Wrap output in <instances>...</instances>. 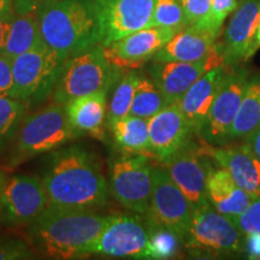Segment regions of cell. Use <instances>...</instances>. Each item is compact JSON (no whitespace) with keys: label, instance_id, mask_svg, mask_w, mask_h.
<instances>
[{"label":"cell","instance_id":"e0dca14e","mask_svg":"<svg viewBox=\"0 0 260 260\" xmlns=\"http://www.w3.org/2000/svg\"><path fill=\"white\" fill-rule=\"evenodd\" d=\"M148 134L151 157L161 162L186 146L193 135L177 102L148 119Z\"/></svg>","mask_w":260,"mask_h":260},{"label":"cell","instance_id":"7a4b0ae2","mask_svg":"<svg viewBox=\"0 0 260 260\" xmlns=\"http://www.w3.org/2000/svg\"><path fill=\"white\" fill-rule=\"evenodd\" d=\"M109 214L95 210L48 206L27 225L28 243L37 254L48 259H76L88 255L89 247L102 233Z\"/></svg>","mask_w":260,"mask_h":260},{"label":"cell","instance_id":"f546056e","mask_svg":"<svg viewBox=\"0 0 260 260\" xmlns=\"http://www.w3.org/2000/svg\"><path fill=\"white\" fill-rule=\"evenodd\" d=\"M148 245L145 259H171L177 254L182 240L164 226L148 224Z\"/></svg>","mask_w":260,"mask_h":260},{"label":"cell","instance_id":"d590c367","mask_svg":"<svg viewBox=\"0 0 260 260\" xmlns=\"http://www.w3.org/2000/svg\"><path fill=\"white\" fill-rule=\"evenodd\" d=\"M14 84L12 59L0 53V96H8Z\"/></svg>","mask_w":260,"mask_h":260},{"label":"cell","instance_id":"cb8c5ba5","mask_svg":"<svg viewBox=\"0 0 260 260\" xmlns=\"http://www.w3.org/2000/svg\"><path fill=\"white\" fill-rule=\"evenodd\" d=\"M44 44L37 14H15L0 53L14 58Z\"/></svg>","mask_w":260,"mask_h":260},{"label":"cell","instance_id":"3957f363","mask_svg":"<svg viewBox=\"0 0 260 260\" xmlns=\"http://www.w3.org/2000/svg\"><path fill=\"white\" fill-rule=\"evenodd\" d=\"M42 40L61 59L100 45L92 0H56L38 14Z\"/></svg>","mask_w":260,"mask_h":260},{"label":"cell","instance_id":"5b68a950","mask_svg":"<svg viewBox=\"0 0 260 260\" xmlns=\"http://www.w3.org/2000/svg\"><path fill=\"white\" fill-rule=\"evenodd\" d=\"M121 74L122 69L107 59L102 45H94L63 61L52 100L68 105L81 96L102 90L110 92Z\"/></svg>","mask_w":260,"mask_h":260},{"label":"cell","instance_id":"44dd1931","mask_svg":"<svg viewBox=\"0 0 260 260\" xmlns=\"http://www.w3.org/2000/svg\"><path fill=\"white\" fill-rule=\"evenodd\" d=\"M203 151L225 169L242 189L253 198L260 197V159L246 144L218 148L210 146Z\"/></svg>","mask_w":260,"mask_h":260},{"label":"cell","instance_id":"9a60e30c","mask_svg":"<svg viewBox=\"0 0 260 260\" xmlns=\"http://www.w3.org/2000/svg\"><path fill=\"white\" fill-rule=\"evenodd\" d=\"M175 30L148 27L103 46L110 63L122 70H135L152 60L158 51L174 37Z\"/></svg>","mask_w":260,"mask_h":260},{"label":"cell","instance_id":"603a6c76","mask_svg":"<svg viewBox=\"0 0 260 260\" xmlns=\"http://www.w3.org/2000/svg\"><path fill=\"white\" fill-rule=\"evenodd\" d=\"M107 90L81 96L65 105L73 128L80 135L89 134L104 138L107 115Z\"/></svg>","mask_w":260,"mask_h":260},{"label":"cell","instance_id":"836d02e7","mask_svg":"<svg viewBox=\"0 0 260 260\" xmlns=\"http://www.w3.org/2000/svg\"><path fill=\"white\" fill-rule=\"evenodd\" d=\"M236 223L245 234L260 233V197L254 198L248 207L236 218Z\"/></svg>","mask_w":260,"mask_h":260},{"label":"cell","instance_id":"83f0119b","mask_svg":"<svg viewBox=\"0 0 260 260\" xmlns=\"http://www.w3.org/2000/svg\"><path fill=\"white\" fill-rule=\"evenodd\" d=\"M139 75L135 70L125 71L119 75L113 88L112 96L107 105L106 124L130 115V107L135 95Z\"/></svg>","mask_w":260,"mask_h":260},{"label":"cell","instance_id":"30bf717a","mask_svg":"<svg viewBox=\"0 0 260 260\" xmlns=\"http://www.w3.org/2000/svg\"><path fill=\"white\" fill-rule=\"evenodd\" d=\"M184 242L188 248L232 253L243 251L245 234L236 220L216 211L210 204L194 210Z\"/></svg>","mask_w":260,"mask_h":260},{"label":"cell","instance_id":"ab89813d","mask_svg":"<svg viewBox=\"0 0 260 260\" xmlns=\"http://www.w3.org/2000/svg\"><path fill=\"white\" fill-rule=\"evenodd\" d=\"M246 140V145L252 149V152L256 157L260 159V126L255 130L254 133H252L251 135H248Z\"/></svg>","mask_w":260,"mask_h":260},{"label":"cell","instance_id":"6da1fadb","mask_svg":"<svg viewBox=\"0 0 260 260\" xmlns=\"http://www.w3.org/2000/svg\"><path fill=\"white\" fill-rule=\"evenodd\" d=\"M42 182L50 206L95 210L107 203L109 187L99 160L83 146L54 151L48 158Z\"/></svg>","mask_w":260,"mask_h":260},{"label":"cell","instance_id":"ba28073f","mask_svg":"<svg viewBox=\"0 0 260 260\" xmlns=\"http://www.w3.org/2000/svg\"><path fill=\"white\" fill-rule=\"evenodd\" d=\"M194 207L176 186L164 167H153V190L146 222L164 226L177 234L182 242L186 239L193 218Z\"/></svg>","mask_w":260,"mask_h":260},{"label":"cell","instance_id":"4316f807","mask_svg":"<svg viewBox=\"0 0 260 260\" xmlns=\"http://www.w3.org/2000/svg\"><path fill=\"white\" fill-rule=\"evenodd\" d=\"M172 102L147 75H139L130 115L149 119Z\"/></svg>","mask_w":260,"mask_h":260},{"label":"cell","instance_id":"f35d334b","mask_svg":"<svg viewBox=\"0 0 260 260\" xmlns=\"http://www.w3.org/2000/svg\"><path fill=\"white\" fill-rule=\"evenodd\" d=\"M243 251L249 259H260V233L246 234Z\"/></svg>","mask_w":260,"mask_h":260},{"label":"cell","instance_id":"4fadbf2b","mask_svg":"<svg viewBox=\"0 0 260 260\" xmlns=\"http://www.w3.org/2000/svg\"><path fill=\"white\" fill-rule=\"evenodd\" d=\"M249 76L245 70H230L211 107L200 136L210 146L229 142L230 129L239 112Z\"/></svg>","mask_w":260,"mask_h":260},{"label":"cell","instance_id":"d6986e66","mask_svg":"<svg viewBox=\"0 0 260 260\" xmlns=\"http://www.w3.org/2000/svg\"><path fill=\"white\" fill-rule=\"evenodd\" d=\"M230 68L225 64L209 70L195 81L177 102L193 135L200 136L203 132L212 104Z\"/></svg>","mask_w":260,"mask_h":260},{"label":"cell","instance_id":"484cf974","mask_svg":"<svg viewBox=\"0 0 260 260\" xmlns=\"http://www.w3.org/2000/svg\"><path fill=\"white\" fill-rule=\"evenodd\" d=\"M260 126V74L249 77L241 105L230 129L229 141L246 139Z\"/></svg>","mask_w":260,"mask_h":260},{"label":"cell","instance_id":"9c48e42d","mask_svg":"<svg viewBox=\"0 0 260 260\" xmlns=\"http://www.w3.org/2000/svg\"><path fill=\"white\" fill-rule=\"evenodd\" d=\"M47 206L48 197L42 178L27 174L11 175L0 194V223L27 226Z\"/></svg>","mask_w":260,"mask_h":260},{"label":"cell","instance_id":"b9f144b4","mask_svg":"<svg viewBox=\"0 0 260 260\" xmlns=\"http://www.w3.org/2000/svg\"><path fill=\"white\" fill-rule=\"evenodd\" d=\"M255 47L256 50L260 48V14L258 18V27H256V34H255Z\"/></svg>","mask_w":260,"mask_h":260},{"label":"cell","instance_id":"277c9868","mask_svg":"<svg viewBox=\"0 0 260 260\" xmlns=\"http://www.w3.org/2000/svg\"><path fill=\"white\" fill-rule=\"evenodd\" d=\"M80 136L71 125L65 105L48 104L24 117L10 145L9 167L15 168L38 155L56 151Z\"/></svg>","mask_w":260,"mask_h":260},{"label":"cell","instance_id":"7402d4cb","mask_svg":"<svg viewBox=\"0 0 260 260\" xmlns=\"http://www.w3.org/2000/svg\"><path fill=\"white\" fill-rule=\"evenodd\" d=\"M207 201L214 210L236 220L254 198L242 189L225 169L211 165L206 182Z\"/></svg>","mask_w":260,"mask_h":260},{"label":"cell","instance_id":"74e56055","mask_svg":"<svg viewBox=\"0 0 260 260\" xmlns=\"http://www.w3.org/2000/svg\"><path fill=\"white\" fill-rule=\"evenodd\" d=\"M56 0H12L15 14H39Z\"/></svg>","mask_w":260,"mask_h":260},{"label":"cell","instance_id":"d4e9b609","mask_svg":"<svg viewBox=\"0 0 260 260\" xmlns=\"http://www.w3.org/2000/svg\"><path fill=\"white\" fill-rule=\"evenodd\" d=\"M107 125L117 146L124 149L126 153L146 154L151 157L148 119L128 115Z\"/></svg>","mask_w":260,"mask_h":260},{"label":"cell","instance_id":"d6a6232c","mask_svg":"<svg viewBox=\"0 0 260 260\" xmlns=\"http://www.w3.org/2000/svg\"><path fill=\"white\" fill-rule=\"evenodd\" d=\"M37 253L27 242L17 239H0V260L34 259Z\"/></svg>","mask_w":260,"mask_h":260},{"label":"cell","instance_id":"2e32d148","mask_svg":"<svg viewBox=\"0 0 260 260\" xmlns=\"http://www.w3.org/2000/svg\"><path fill=\"white\" fill-rule=\"evenodd\" d=\"M260 14V0H241L224 32L220 51L224 64L236 68L255 53V34Z\"/></svg>","mask_w":260,"mask_h":260},{"label":"cell","instance_id":"8fae6325","mask_svg":"<svg viewBox=\"0 0 260 260\" xmlns=\"http://www.w3.org/2000/svg\"><path fill=\"white\" fill-rule=\"evenodd\" d=\"M155 0H92L99 24L100 45L151 27Z\"/></svg>","mask_w":260,"mask_h":260},{"label":"cell","instance_id":"f1b7e54d","mask_svg":"<svg viewBox=\"0 0 260 260\" xmlns=\"http://www.w3.org/2000/svg\"><path fill=\"white\" fill-rule=\"evenodd\" d=\"M28 105L12 96H0V153L12 144L27 116Z\"/></svg>","mask_w":260,"mask_h":260},{"label":"cell","instance_id":"7c38bea8","mask_svg":"<svg viewBox=\"0 0 260 260\" xmlns=\"http://www.w3.org/2000/svg\"><path fill=\"white\" fill-rule=\"evenodd\" d=\"M148 245V225L139 216L112 213L98 239L89 247V254L113 258L145 259Z\"/></svg>","mask_w":260,"mask_h":260},{"label":"cell","instance_id":"1f68e13d","mask_svg":"<svg viewBox=\"0 0 260 260\" xmlns=\"http://www.w3.org/2000/svg\"><path fill=\"white\" fill-rule=\"evenodd\" d=\"M180 2L189 25L206 29L214 34L212 21H211V0H180Z\"/></svg>","mask_w":260,"mask_h":260},{"label":"cell","instance_id":"5bb4252c","mask_svg":"<svg viewBox=\"0 0 260 260\" xmlns=\"http://www.w3.org/2000/svg\"><path fill=\"white\" fill-rule=\"evenodd\" d=\"M207 159L209 155L203 149L195 147L189 141L172 157L162 162L172 181L186 195L194 210L209 204L206 182L211 162Z\"/></svg>","mask_w":260,"mask_h":260},{"label":"cell","instance_id":"ffe728a7","mask_svg":"<svg viewBox=\"0 0 260 260\" xmlns=\"http://www.w3.org/2000/svg\"><path fill=\"white\" fill-rule=\"evenodd\" d=\"M217 35L194 25L181 29L162 46L152 60L155 61H194L205 60L218 50Z\"/></svg>","mask_w":260,"mask_h":260},{"label":"cell","instance_id":"60d3db41","mask_svg":"<svg viewBox=\"0 0 260 260\" xmlns=\"http://www.w3.org/2000/svg\"><path fill=\"white\" fill-rule=\"evenodd\" d=\"M8 177H9V175L6 174V171L0 169V194H2V190H3V188H4V184H5L6 180H8Z\"/></svg>","mask_w":260,"mask_h":260},{"label":"cell","instance_id":"8d00e7d4","mask_svg":"<svg viewBox=\"0 0 260 260\" xmlns=\"http://www.w3.org/2000/svg\"><path fill=\"white\" fill-rule=\"evenodd\" d=\"M15 17V10L12 0H0V52L4 46L10 25Z\"/></svg>","mask_w":260,"mask_h":260},{"label":"cell","instance_id":"8992f818","mask_svg":"<svg viewBox=\"0 0 260 260\" xmlns=\"http://www.w3.org/2000/svg\"><path fill=\"white\" fill-rule=\"evenodd\" d=\"M63 59L45 45L12 59L14 84L9 96L37 105L52 95Z\"/></svg>","mask_w":260,"mask_h":260},{"label":"cell","instance_id":"e575fe53","mask_svg":"<svg viewBox=\"0 0 260 260\" xmlns=\"http://www.w3.org/2000/svg\"><path fill=\"white\" fill-rule=\"evenodd\" d=\"M239 6L237 0H211V21L214 34L219 37L220 29L228 16Z\"/></svg>","mask_w":260,"mask_h":260},{"label":"cell","instance_id":"52a82bcc","mask_svg":"<svg viewBox=\"0 0 260 260\" xmlns=\"http://www.w3.org/2000/svg\"><path fill=\"white\" fill-rule=\"evenodd\" d=\"M110 189L123 207L146 216L153 190L148 155L128 153L116 158L110 167Z\"/></svg>","mask_w":260,"mask_h":260},{"label":"cell","instance_id":"ac0fdd59","mask_svg":"<svg viewBox=\"0 0 260 260\" xmlns=\"http://www.w3.org/2000/svg\"><path fill=\"white\" fill-rule=\"evenodd\" d=\"M222 64L224 60L219 46L210 58L194 63L153 60L148 68V76L174 103L178 102L191 84L205 73Z\"/></svg>","mask_w":260,"mask_h":260},{"label":"cell","instance_id":"4dcf8cb0","mask_svg":"<svg viewBox=\"0 0 260 260\" xmlns=\"http://www.w3.org/2000/svg\"><path fill=\"white\" fill-rule=\"evenodd\" d=\"M189 25L180 0H155L151 27L178 31Z\"/></svg>","mask_w":260,"mask_h":260}]
</instances>
